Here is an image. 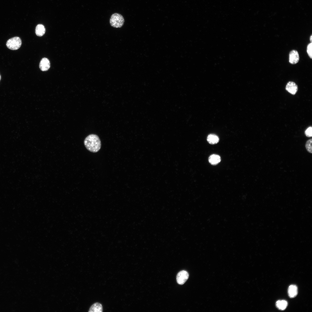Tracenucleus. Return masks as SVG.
<instances>
[{"label": "nucleus", "instance_id": "obj_16", "mask_svg": "<svg viewBox=\"0 0 312 312\" xmlns=\"http://www.w3.org/2000/svg\"><path fill=\"white\" fill-rule=\"evenodd\" d=\"M305 135L307 137H311L312 136V127H309L305 131Z\"/></svg>", "mask_w": 312, "mask_h": 312}, {"label": "nucleus", "instance_id": "obj_14", "mask_svg": "<svg viewBox=\"0 0 312 312\" xmlns=\"http://www.w3.org/2000/svg\"><path fill=\"white\" fill-rule=\"evenodd\" d=\"M312 142L311 138L309 140L307 141L305 145L307 151L311 153H312Z\"/></svg>", "mask_w": 312, "mask_h": 312}, {"label": "nucleus", "instance_id": "obj_3", "mask_svg": "<svg viewBox=\"0 0 312 312\" xmlns=\"http://www.w3.org/2000/svg\"><path fill=\"white\" fill-rule=\"evenodd\" d=\"M22 44V41L18 37H14L9 39L7 42V47L12 50H16L19 49Z\"/></svg>", "mask_w": 312, "mask_h": 312}, {"label": "nucleus", "instance_id": "obj_5", "mask_svg": "<svg viewBox=\"0 0 312 312\" xmlns=\"http://www.w3.org/2000/svg\"><path fill=\"white\" fill-rule=\"evenodd\" d=\"M299 60L298 53L296 50H293L290 51L289 55V62L291 64H295L298 63Z\"/></svg>", "mask_w": 312, "mask_h": 312}, {"label": "nucleus", "instance_id": "obj_18", "mask_svg": "<svg viewBox=\"0 0 312 312\" xmlns=\"http://www.w3.org/2000/svg\"><path fill=\"white\" fill-rule=\"evenodd\" d=\"M1 75H0V80H1Z\"/></svg>", "mask_w": 312, "mask_h": 312}, {"label": "nucleus", "instance_id": "obj_12", "mask_svg": "<svg viewBox=\"0 0 312 312\" xmlns=\"http://www.w3.org/2000/svg\"><path fill=\"white\" fill-rule=\"evenodd\" d=\"M207 140L209 144H214L217 143L219 139L217 135L214 134H210L208 136Z\"/></svg>", "mask_w": 312, "mask_h": 312}, {"label": "nucleus", "instance_id": "obj_9", "mask_svg": "<svg viewBox=\"0 0 312 312\" xmlns=\"http://www.w3.org/2000/svg\"><path fill=\"white\" fill-rule=\"evenodd\" d=\"M209 162L212 165H215L221 161L220 157L218 155L214 154L211 155L208 159Z\"/></svg>", "mask_w": 312, "mask_h": 312}, {"label": "nucleus", "instance_id": "obj_6", "mask_svg": "<svg viewBox=\"0 0 312 312\" xmlns=\"http://www.w3.org/2000/svg\"><path fill=\"white\" fill-rule=\"evenodd\" d=\"M286 90L293 95L295 94L298 90V87L295 83L292 81L288 82L285 87Z\"/></svg>", "mask_w": 312, "mask_h": 312}, {"label": "nucleus", "instance_id": "obj_17", "mask_svg": "<svg viewBox=\"0 0 312 312\" xmlns=\"http://www.w3.org/2000/svg\"><path fill=\"white\" fill-rule=\"evenodd\" d=\"M310 41L311 42H312V35H311L310 36Z\"/></svg>", "mask_w": 312, "mask_h": 312}, {"label": "nucleus", "instance_id": "obj_7", "mask_svg": "<svg viewBox=\"0 0 312 312\" xmlns=\"http://www.w3.org/2000/svg\"><path fill=\"white\" fill-rule=\"evenodd\" d=\"M39 68L43 71L48 70L50 67V63L49 60L46 57L42 58L39 64Z\"/></svg>", "mask_w": 312, "mask_h": 312}, {"label": "nucleus", "instance_id": "obj_13", "mask_svg": "<svg viewBox=\"0 0 312 312\" xmlns=\"http://www.w3.org/2000/svg\"><path fill=\"white\" fill-rule=\"evenodd\" d=\"M276 305L278 309L283 310L286 308L288 303L285 300H278L276 302Z\"/></svg>", "mask_w": 312, "mask_h": 312}, {"label": "nucleus", "instance_id": "obj_2", "mask_svg": "<svg viewBox=\"0 0 312 312\" xmlns=\"http://www.w3.org/2000/svg\"><path fill=\"white\" fill-rule=\"evenodd\" d=\"M124 19L123 16L118 13L113 14L111 16L109 20L111 25L115 28H120L124 24Z\"/></svg>", "mask_w": 312, "mask_h": 312}, {"label": "nucleus", "instance_id": "obj_1", "mask_svg": "<svg viewBox=\"0 0 312 312\" xmlns=\"http://www.w3.org/2000/svg\"><path fill=\"white\" fill-rule=\"evenodd\" d=\"M84 144L86 149L93 153L98 152L101 147V141L99 136L94 134L88 135L85 138Z\"/></svg>", "mask_w": 312, "mask_h": 312}, {"label": "nucleus", "instance_id": "obj_4", "mask_svg": "<svg viewBox=\"0 0 312 312\" xmlns=\"http://www.w3.org/2000/svg\"><path fill=\"white\" fill-rule=\"evenodd\" d=\"M189 275L187 272L185 270H182L179 272L177 276V281L179 285H183L188 278Z\"/></svg>", "mask_w": 312, "mask_h": 312}, {"label": "nucleus", "instance_id": "obj_10", "mask_svg": "<svg viewBox=\"0 0 312 312\" xmlns=\"http://www.w3.org/2000/svg\"><path fill=\"white\" fill-rule=\"evenodd\" d=\"M45 32V29L44 26L41 24L38 25L35 29V33L36 35L39 37L43 36Z\"/></svg>", "mask_w": 312, "mask_h": 312}, {"label": "nucleus", "instance_id": "obj_15", "mask_svg": "<svg viewBox=\"0 0 312 312\" xmlns=\"http://www.w3.org/2000/svg\"><path fill=\"white\" fill-rule=\"evenodd\" d=\"M312 42H311L309 43L307 46V52L309 57L311 59H312Z\"/></svg>", "mask_w": 312, "mask_h": 312}, {"label": "nucleus", "instance_id": "obj_11", "mask_svg": "<svg viewBox=\"0 0 312 312\" xmlns=\"http://www.w3.org/2000/svg\"><path fill=\"white\" fill-rule=\"evenodd\" d=\"M103 311L102 305L100 303L96 302L90 308L89 312H101Z\"/></svg>", "mask_w": 312, "mask_h": 312}, {"label": "nucleus", "instance_id": "obj_8", "mask_svg": "<svg viewBox=\"0 0 312 312\" xmlns=\"http://www.w3.org/2000/svg\"><path fill=\"white\" fill-rule=\"evenodd\" d=\"M288 293L289 296L291 298L296 297L298 294V288L295 285H290L288 288Z\"/></svg>", "mask_w": 312, "mask_h": 312}]
</instances>
